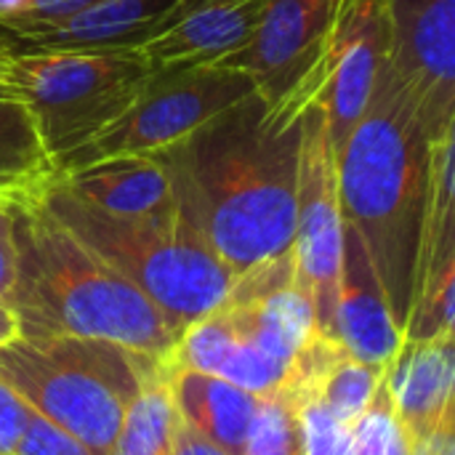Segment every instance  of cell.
Returning <instances> with one entry per match:
<instances>
[{
	"instance_id": "cell-14",
	"label": "cell",
	"mask_w": 455,
	"mask_h": 455,
	"mask_svg": "<svg viewBox=\"0 0 455 455\" xmlns=\"http://www.w3.org/2000/svg\"><path fill=\"white\" fill-rule=\"evenodd\" d=\"M387 387L408 443L432 435L455 416V339L405 341L387 368Z\"/></svg>"
},
{
	"instance_id": "cell-18",
	"label": "cell",
	"mask_w": 455,
	"mask_h": 455,
	"mask_svg": "<svg viewBox=\"0 0 455 455\" xmlns=\"http://www.w3.org/2000/svg\"><path fill=\"white\" fill-rule=\"evenodd\" d=\"M455 253V115L432 149V181H429V211L424 224V240L416 267L413 307L440 280ZM411 307V309H413Z\"/></svg>"
},
{
	"instance_id": "cell-17",
	"label": "cell",
	"mask_w": 455,
	"mask_h": 455,
	"mask_svg": "<svg viewBox=\"0 0 455 455\" xmlns=\"http://www.w3.org/2000/svg\"><path fill=\"white\" fill-rule=\"evenodd\" d=\"M171 392L179 416L189 429L227 453L243 455L261 397L221 376L195 371H176L171 379Z\"/></svg>"
},
{
	"instance_id": "cell-12",
	"label": "cell",
	"mask_w": 455,
	"mask_h": 455,
	"mask_svg": "<svg viewBox=\"0 0 455 455\" xmlns=\"http://www.w3.org/2000/svg\"><path fill=\"white\" fill-rule=\"evenodd\" d=\"M192 0H93L91 5L40 27H0L3 56L48 51L141 48L179 24Z\"/></svg>"
},
{
	"instance_id": "cell-20",
	"label": "cell",
	"mask_w": 455,
	"mask_h": 455,
	"mask_svg": "<svg viewBox=\"0 0 455 455\" xmlns=\"http://www.w3.org/2000/svg\"><path fill=\"white\" fill-rule=\"evenodd\" d=\"M171 379L173 368L165 365L147 381L120 427L115 455H173L181 416L173 403Z\"/></svg>"
},
{
	"instance_id": "cell-22",
	"label": "cell",
	"mask_w": 455,
	"mask_h": 455,
	"mask_svg": "<svg viewBox=\"0 0 455 455\" xmlns=\"http://www.w3.org/2000/svg\"><path fill=\"white\" fill-rule=\"evenodd\" d=\"M243 455H304L296 408L283 397H261Z\"/></svg>"
},
{
	"instance_id": "cell-19",
	"label": "cell",
	"mask_w": 455,
	"mask_h": 455,
	"mask_svg": "<svg viewBox=\"0 0 455 455\" xmlns=\"http://www.w3.org/2000/svg\"><path fill=\"white\" fill-rule=\"evenodd\" d=\"M56 176L27 104L0 99V197L11 203L40 197Z\"/></svg>"
},
{
	"instance_id": "cell-31",
	"label": "cell",
	"mask_w": 455,
	"mask_h": 455,
	"mask_svg": "<svg viewBox=\"0 0 455 455\" xmlns=\"http://www.w3.org/2000/svg\"><path fill=\"white\" fill-rule=\"evenodd\" d=\"M173 455H232V453H227V451H221L219 445H213L211 440L200 437L195 429H189V427L181 421V429H179V437H176Z\"/></svg>"
},
{
	"instance_id": "cell-25",
	"label": "cell",
	"mask_w": 455,
	"mask_h": 455,
	"mask_svg": "<svg viewBox=\"0 0 455 455\" xmlns=\"http://www.w3.org/2000/svg\"><path fill=\"white\" fill-rule=\"evenodd\" d=\"M355 429H357V455H411V443L395 416L387 381Z\"/></svg>"
},
{
	"instance_id": "cell-34",
	"label": "cell",
	"mask_w": 455,
	"mask_h": 455,
	"mask_svg": "<svg viewBox=\"0 0 455 455\" xmlns=\"http://www.w3.org/2000/svg\"><path fill=\"white\" fill-rule=\"evenodd\" d=\"M21 5H24V0H0V16L16 13V11H21Z\"/></svg>"
},
{
	"instance_id": "cell-6",
	"label": "cell",
	"mask_w": 455,
	"mask_h": 455,
	"mask_svg": "<svg viewBox=\"0 0 455 455\" xmlns=\"http://www.w3.org/2000/svg\"><path fill=\"white\" fill-rule=\"evenodd\" d=\"M0 67L53 163L115 123L155 75L144 48L19 53Z\"/></svg>"
},
{
	"instance_id": "cell-7",
	"label": "cell",
	"mask_w": 455,
	"mask_h": 455,
	"mask_svg": "<svg viewBox=\"0 0 455 455\" xmlns=\"http://www.w3.org/2000/svg\"><path fill=\"white\" fill-rule=\"evenodd\" d=\"M253 91L251 75L224 64L155 72L136 101L91 141L64 155L56 163V171L69 173L123 155H157Z\"/></svg>"
},
{
	"instance_id": "cell-30",
	"label": "cell",
	"mask_w": 455,
	"mask_h": 455,
	"mask_svg": "<svg viewBox=\"0 0 455 455\" xmlns=\"http://www.w3.org/2000/svg\"><path fill=\"white\" fill-rule=\"evenodd\" d=\"M455 443V416L443 421L432 435L411 445V455H451Z\"/></svg>"
},
{
	"instance_id": "cell-5",
	"label": "cell",
	"mask_w": 455,
	"mask_h": 455,
	"mask_svg": "<svg viewBox=\"0 0 455 455\" xmlns=\"http://www.w3.org/2000/svg\"><path fill=\"white\" fill-rule=\"evenodd\" d=\"M165 365L171 360H152L107 339L19 333L0 347V381L101 455H115L131 405Z\"/></svg>"
},
{
	"instance_id": "cell-10",
	"label": "cell",
	"mask_w": 455,
	"mask_h": 455,
	"mask_svg": "<svg viewBox=\"0 0 455 455\" xmlns=\"http://www.w3.org/2000/svg\"><path fill=\"white\" fill-rule=\"evenodd\" d=\"M389 67L432 141L455 115V0H384Z\"/></svg>"
},
{
	"instance_id": "cell-1",
	"label": "cell",
	"mask_w": 455,
	"mask_h": 455,
	"mask_svg": "<svg viewBox=\"0 0 455 455\" xmlns=\"http://www.w3.org/2000/svg\"><path fill=\"white\" fill-rule=\"evenodd\" d=\"M323 83L280 104L253 91L157 152L176 203L237 277L293 251L304 115Z\"/></svg>"
},
{
	"instance_id": "cell-15",
	"label": "cell",
	"mask_w": 455,
	"mask_h": 455,
	"mask_svg": "<svg viewBox=\"0 0 455 455\" xmlns=\"http://www.w3.org/2000/svg\"><path fill=\"white\" fill-rule=\"evenodd\" d=\"M267 0H192L187 16L144 48L155 72L219 64L256 32Z\"/></svg>"
},
{
	"instance_id": "cell-16",
	"label": "cell",
	"mask_w": 455,
	"mask_h": 455,
	"mask_svg": "<svg viewBox=\"0 0 455 455\" xmlns=\"http://www.w3.org/2000/svg\"><path fill=\"white\" fill-rule=\"evenodd\" d=\"M56 181L112 216L155 213L173 200V181L157 155H123L59 173Z\"/></svg>"
},
{
	"instance_id": "cell-21",
	"label": "cell",
	"mask_w": 455,
	"mask_h": 455,
	"mask_svg": "<svg viewBox=\"0 0 455 455\" xmlns=\"http://www.w3.org/2000/svg\"><path fill=\"white\" fill-rule=\"evenodd\" d=\"M237 344V325L227 307H219L208 317L192 323L171 352V368L219 376L224 360Z\"/></svg>"
},
{
	"instance_id": "cell-32",
	"label": "cell",
	"mask_w": 455,
	"mask_h": 455,
	"mask_svg": "<svg viewBox=\"0 0 455 455\" xmlns=\"http://www.w3.org/2000/svg\"><path fill=\"white\" fill-rule=\"evenodd\" d=\"M19 333L21 331H19V320H16L13 309L0 299V347L8 344V341H13Z\"/></svg>"
},
{
	"instance_id": "cell-28",
	"label": "cell",
	"mask_w": 455,
	"mask_h": 455,
	"mask_svg": "<svg viewBox=\"0 0 455 455\" xmlns=\"http://www.w3.org/2000/svg\"><path fill=\"white\" fill-rule=\"evenodd\" d=\"M93 0H24L21 11L16 13H5L0 16V27H40V24H51L59 21L85 5H91Z\"/></svg>"
},
{
	"instance_id": "cell-9",
	"label": "cell",
	"mask_w": 455,
	"mask_h": 455,
	"mask_svg": "<svg viewBox=\"0 0 455 455\" xmlns=\"http://www.w3.org/2000/svg\"><path fill=\"white\" fill-rule=\"evenodd\" d=\"M341 0H267L253 37L224 67L251 75L256 93L280 104L325 77V59Z\"/></svg>"
},
{
	"instance_id": "cell-36",
	"label": "cell",
	"mask_w": 455,
	"mask_h": 455,
	"mask_svg": "<svg viewBox=\"0 0 455 455\" xmlns=\"http://www.w3.org/2000/svg\"><path fill=\"white\" fill-rule=\"evenodd\" d=\"M0 56H3V51H0Z\"/></svg>"
},
{
	"instance_id": "cell-13",
	"label": "cell",
	"mask_w": 455,
	"mask_h": 455,
	"mask_svg": "<svg viewBox=\"0 0 455 455\" xmlns=\"http://www.w3.org/2000/svg\"><path fill=\"white\" fill-rule=\"evenodd\" d=\"M333 339L357 360L389 368L405 344V328L392 315L357 232L344 224V267Z\"/></svg>"
},
{
	"instance_id": "cell-27",
	"label": "cell",
	"mask_w": 455,
	"mask_h": 455,
	"mask_svg": "<svg viewBox=\"0 0 455 455\" xmlns=\"http://www.w3.org/2000/svg\"><path fill=\"white\" fill-rule=\"evenodd\" d=\"M29 416L32 405L21 400L5 381H0V455H16Z\"/></svg>"
},
{
	"instance_id": "cell-26",
	"label": "cell",
	"mask_w": 455,
	"mask_h": 455,
	"mask_svg": "<svg viewBox=\"0 0 455 455\" xmlns=\"http://www.w3.org/2000/svg\"><path fill=\"white\" fill-rule=\"evenodd\" d=\"M16 455H101L93 448H88L85 443H80L77 437H72L69 432H64L61 427H56L53 421H48L45 416H40L32 408L27 432L16 448Z\"/></svg>"
},
{
	"instance_id": "cell-2",
	"label": "cell",
	"mask_w": 455,
	"mask_h": 455,
	"mask_svg": "<svg viewBox=\"0 0 455 455\" xmlns=\"http://www.w3.org/2000/svg\"><path fill=\"white\" fill-rule=\"evenodd\" d=\"M432 149L411 93L387 61L363 120L336 149V179L344 224L363 240L403 328L429 211Z\"/></svg>"
},
{
	"instance_id": "cell-29",
	"label": "cell",
	"mask_w": 455,
	"mask_h": 455,
	"mask_svg": "<svg viewBox=\"0 0 455 455\" xmlns=\"http://www.w3.org/2000/svg\"><path fill=\"white\" fill-rule=\"evenodd\" d=\"M16 283V227L13 203L0 197V299L5 301Z\"/></svg>"
},
{
	"instance_id": "cell-35",
	"label": "cell",
	"mask_w": 455,
	"mask_h": 455,
	"mask_svg": "<svg viewBox=\"0 0 455 455\" xmlns=\"http://www.w3.org/2000/svg\"><path fill=\"white\" fill-rule=\"evenodd\" d=\"M451 455H455V443H453V451H451Z\"/></svg>"
},
{
	"instance_id": "cell-33",
	"label": "cell",
	"mask_w": 455,
	"mask_h": 455,
	"mask_svg": "<svg viewBox=\"0 0 455 455\" xmlns=\"http://www.w3.org/2000/svg\"><path fill=\"white\" fill-rule=\"evenodd\" d=\"M3 59V56H0ZM0 99H16V101H21L19 99V93L13 91V85L5 80V75H3V67H0Z\"/></svg>"
},
{
	"instance_id": "cell-23",
	"label": "cell",
	"mask_w": 455,
	"mask_h": 455,
	"mask_svg": "<svg viewBox=\"0 0 455 455\" xmlns=\"http://www.w3.org/2000/svg\"><path fill=\"white\" fill-rule=\"evenodd\" d=\"M301 429L304 455H357V424L341 421L320 397H304L293 405Z\"/></svg>"
},
{
	"instance_id": "cell-3",
	"label": "cell",
	"mask_w": 455,
	"mask_h": 455,
	"mask_svg": "<svg viewBox=\"0 0 455 455\" xmlns=\"http://www.w3.org/2000/svg\"><path fill=\"white\" fill-rule=\"evenodd\" d=\"M16 283L5 304L21 336H80L171 360L181 331L128 277L80 243L40 197L13 203Z\"/></svg>"
},
{
	"instance_id": "cell-24",
	"label": "cell",
	"mask_w": 455,
	"mask_h": 455,
	"mask_svg": "<svg viewBox=\"0 0 455 455\" xmlns=\"http://www.w3.org/2000/svg\"><path fill=\"white\" fill-rule=\"evenodd\" d=\"M435 336L455 339V253L435 288L411 309L405 323V341H424Z\"/></svg>"
},
{
	"instance_id": "cell-8",
	"label": "cell",
	"mask_w": 455,
	"mask_h": 455,
	"mask_svg": "<svg viewBox=\"0 0 455 455\" xmlns=\"http://www.w3.org/2000/svg\"><path fill=\"white\" fill-rule=\"evenodd\" d=\"M293 259L299 283L312 296L317 331L333 339L344 267V216L323 88L304 115Z\"/></svg>"
},
{
	"instance_id": "cell-4",
	"label": "cell",
	"mask_w": 455,
	"mask_h": 455,
	"mask_svg": "<svg viewBox=\"0 0 455 455\" xmlns=\"http://www.w3.org/2000/svg\"><path fill=\"white\" fill-rule=\"evenodd\" d=\"M40 203L93 253L128 277L184 333L227 304L237 275L219 259L176 197L155 213H104L56 179Z\"/></svg>"
},
{
	"instance_id": "cell-11",
	"label": "cell",
	"mask_w": 455,
	"mask_h": 455,
	"mask_svg": "<svg viewBox=\"0 0 455 455\" xmlns=\"http://www.w3.org/2000/svg\"><path fill=\"white\" fill-rule=\"evenodd\" d=\"M387 61L389 24L384 0H341L328 45L323 85L333 152L363 120Z\"/></svg>"
}]
</instances>
